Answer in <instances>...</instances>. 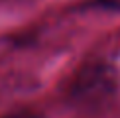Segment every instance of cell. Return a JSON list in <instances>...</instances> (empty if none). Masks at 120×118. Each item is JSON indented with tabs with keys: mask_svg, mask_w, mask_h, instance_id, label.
I'll return each mask as SVG.
<instances>
[{
	"mask_svg": "<svg viewBox=\"0 0 120 118\" xmlns=\"http://www.w3.org/2000/svg\"><path fill=\"white\" fill-rule=\"evenodd\" d=\"M4 118H39V116L34 114V112H30V110H20V112L8 114V116H4Z\"/></svg>",
	"mask_w": 120,
	"mask_h": 118,
	"instance_id": "7a4b0ae2",
	"label": "cell"
},
{
	"mask_svg": "<svg viewBox=\"0 0 120 118\" xmlns=\"http://www.w3.org/2000/svg\"><path fill=\"white\" fill-rule=\"evenodd\" d=\"M104 8H110V10H120V0H98Z\"/></svg>",
	"mask_w": 120,
	"mask_h": 118,
	"instance_id": "3957f363",
	"label": "cell"
},
{
	"mask_svg": "<svg viewBox=\"0 0 120 118\" xmlns=\"http://www.w3.org/2000/svg\"><path fill=\"white\" fill-rule=\"evenodd\" d=\"M75 100L87 106H97L114 92V75L108 67L94 65L79 73L75 85L71 87Z\"/></svg>",
	"mask_w": 120,
	"mask_h": 118,
	"instance_id": "6da1fadb",
	"label": "cell"
}]
</instances>
